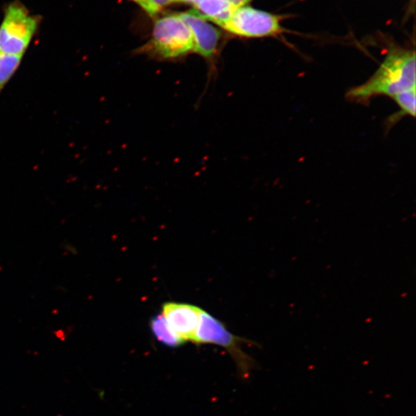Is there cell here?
Returning a JSON list of instances; mask_svg holds the SVG:
<instances>
[{
  "instance_id": "obj_1",
  "label": "cell",
  "mask_w": 416,
  "mask_h": 416,
  "mask_svg": "<svg viewBox=\"0 0 416 416\" xmlns=\"http://www.w3.org/2000/svg\"><path fill=\"white\" fill-rule=\"evenodd\" d=\"M415 79V51L394 47L374 76L365 84L350 90L346 97L351 102L365 105L376 97L393 98L402 92L416 88Z\"/></svg>"
},
{
  "instance_id": "obj_2",
  "label": "cell",
  "mask_w": 416,
  "mask_h": 416,
  "mask_svg": "<svg viewBox=\"0 0 416 416\" xmlns=\"http://www.w3.org/2000/svg\"><path fill=\"white\" fill-rule=\"evenodd\" d=\"M194 51L193 35L181 16L175 14L157 19L150 40L134 53L157 61L177 62Z\"/></svg>"
},
{
  "instance_id": "obj_3",
  "label": "cell",
  "mask_w": 416,
  "mask_h": 416,
  "mask_svg": "<svg viewBox=\"0 0 416 416\" xmlns=\"http://www.w3.org/2000/svg\"><path fill=\"white\" fill-rule=\"evenodd\" d=\"M42 17L31 14L20 0L5 4L0 24V53L24 56L38 33Z\"/></svg>"
},
{
  "instance_id": "obj_4",
  "label": "cell",
  "mask_w": 416,
  "mask_h": 416,
  "mask_svg": "<svg viewBox=\"0 0 416 416\" xmlns=\"http://www.w3.org/2000/svg\"><path fill=\"white\" fill-rule=\"evenodd\" d=\"M194 343L213 344L225 347L233 358L243 378L249 376L252 370L256 369V361L242 350L241 345L256 343L232 334L221 321L204 310H201Z\"/></svg>"
},
{
  "instance_id": "obj_5",
  "label": "cell",
  "mask_w": 416,
  "mask_h": 416,
  "mask_svg": "<svg viewBox=\"0 0 416 416\" xmlns=\"http://www.w3.org/2000/svg\"><path fill=\"white\" fill-rule=\"evenodd\" d=\"M280 21L278 16L245 5L236 8L221 27L234 36L262 38L283 33L284 30Z\"/></svg>"
},
{
  "instance_id": "obj_6",
  "label": "cell",
  "mask_w": 416,
  "mask_h": 416,
  "mask_svg": "<svg viewBox=\"0 0 416 416\" xmlns=\"http://www.w3.org/2000/svg\"><path fill=\"white\" fill-rule=\"evenodd\" d=\"M188 24L195 42L194 53L206 61L208 78L214 77L222 47L223 34L208 21L198 16L192 10L179 14Z\"/></svg>"
},
{
  "instance_id": "obj_7",
  "label": "cell",
  "mask_w": 416,
  "mask_h": 416,
  "mask_svg": "<svg viewBox=\"0 0 416 416\" xmlns=\"http://www.w3.org/2000/svg\"><path fill=\"white\" fill-rule=\"evenodd\" d=\"M201 310L190 304L169 302L164 304L162 315L173 332L185 343H195Z\"/></svg>"
},
{
  "instance_id": "obj_8",
  "label": "cell",
  "mask_w": 416,
  "mask_h": 416,
  "mask_svg": "<svg viewBox=\"0 0 416 416\" xmlns=\"http://www.w3.org/2000/svg\"><path fill=\"white\" fill-rule=\"evenodd\" d=\"M194 5L191 10L198 16L219 26L228 21L235 10L228 0H191Z\"/></svg>"
},
{
  "instance_id": "obj_9",
  "label": "cell",
  "mask_w": 416,
  "mask_h": 416,
  "mask_svg": "<svg viewBox=\"0 0 416 416\" xmlns=\"http://www.w3.org/2000/svg\"><path fill=\"white\" fill-rule=\"evenodd\" d=\"M151 330L160 343L169 347H178L185 341L177 335L167 322L162 314L153 317L150 322Z\"/></svg>"
},
{
  "instance_id": "obj_10",
  "label": "cell",
  "mask_w": 416,
  "mask_h": 416,
  "mask_svg": "<svg viewBox=\"0 0 416 416\" xmlns=\"http://www.w3.org/2000/svg\"><path fill=\"white\" fill-rule=\"evenodd\" d=\"M415 92L416 88L407 90L393 97V99L400 109L398 113L391 116L388 121L390 126L397 123L402 117L415 116Z\"/></svg>"
},
{
  "instance_id": "obj_11",
  "label": "cell",
  "mask_w": 416,
  "mask_h": 416,
  "mask_svg": "<svg viewBox=\"0 0 416 416\" xmlns=\"http://www.w3.org/2000/svg\"><path fill=\"white\" fill-rule=\"evenodd\" d=\"M23 57L0 53V95L20 68Z\"/></svg>"
},
{
  "instance_id": "obj_12",
  "label": "cell",
  "mask_w": 416,
  "mask_h": 416,
  "mask_svg": "<svg viewBox=\"0 0 416 416\" xmlns=\"http://www.w3.org/2000/svg\"><path fill=\"white\" fill-rule=\"evenodd\" d=\"M132 1L138 5L151 17H156L161 10L159 6L155 4L152 0H132Z\"/></svg>"
},
{
  "instance_id": "obj_13",
  "label": "cell",
  "mask_w": 416,
  "mask_h": 416,
  "mask_svg": "<svg viewBox=\"0 0 416 416\" xmlns=\"http://www.w3.org/2000/svg\"><path fill=\"white\" fill-rule=\"evenodd\" d=\"M152 1L162 9L164 6L170 5L175 3H187L189 4L190 0H152Z\"/></svg>"
},
{
  "instance_id": "obj_14",
  "label": "cell",
  "mask_w": 416,
  "mask_h": 416,
  "mask_svg": "<svg viewBox=\"0 0 416 416\" xmlns=\"http://www.w3.org/2000/svg\"><path fill=\"white\" fill-rule=\"evenodd\" d=\"M228 1L236 9V8H241V6L246 5L247 3H249L250 2H252V0H228Z\"/></svg>"
},
{
  "instance_id": "obj_15",
  "label": "cell",
  "mask_w": 416,
  "mask_h": 416,
  "mask_svg": "<svg viewBox=\"0 0 416 416\" xmlns=\"http://www.w3.org/2000/svg\"></svg>"
}]
</instances>
